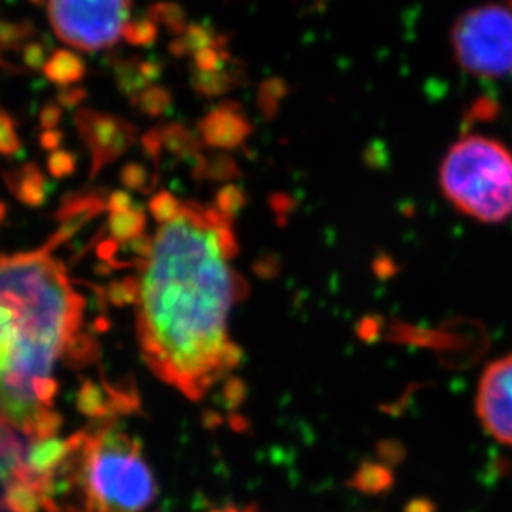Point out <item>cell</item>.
Wrapping results in <instances>:
<instances>
[{"label":"cell","mask_w":512,"mask_h":512,"mask_svg":"<svg viewBox=\"0 0 512 512\" xmlns=\"http://www.w3.org/2000/svg\"><path fill=\"white\" fill-rule=\"evenodd\" d=\"M152 213L157 228L138 271V345L160 380L197 401L240 361L228 328L242 290L232 218L170 193L153 200Z\"/></svg>","instance_id":"6da1fadb"},{"label":"cell","mask_w":512,"mask_h":512,"mask_svg":"<svg viewBox=\"0 0 512 512\" xmlns=\"http://www.w3.org/2000/svg\"><path fill=\"white\" fill-rule=\"evenodd\" d=\"M64 268L42 252L0 258V413L32 434L50 438L54 370L72 348L82 316Z\"/></svg>","instance_id":"7a4b0ae2"},{"label":"cell","mask_w":512,"mask_h":512,"mask_svg":"<svg viewBox=\"0 0 512 512\" xmlns=\"http://www.w3.org/2000/svg\"><path fill=\"white\" fill-rule=\"evenodd\" d=\"M37 491L44 506L59 496H77L72 512H147L158 496L137 439L114 424L69 439V453Z\"/></svg>","instance_id":"3957f363"},{"label":"cell","mask_w":512,"mask_h":512,"mask_svg":"<svg viewBox=\"0 0 512 512\" xmlns=\"http://www.w3.org/2000/svg\"><path fill=\"white\" fill-rule=\"evenodd\" d=\"M444 197L466 217L481 223L512 218V153L483 135L461 138L439 168Z\"/></svg>","instance_id":"277c9868"},{"label":"cell","mask_w":512,"mask_h":512,"mask_svg":"<svg viewBox=\"0 0 512 512\" xmlns=\"http://www.w3.org/2000/svg\"><path fill=\"white\" fill-rule=\"evenodd\" d=\"M454 54L466 72L488 79L512 74V9L479 5L464 12L451 32Z\"/></svg>","instance_id":"5b68a950"},{"label":"cell","mask_w":512,"mask_h":512,"mask_svg":"<svg viewBox=\"0 0 512 512\" xmlns=\"http://www.w3.org/2000/svg\"><path fill=\"white\" fill-rule=\"evenodd\" d=\"M132 0H49L50 24L62 42L79 50L117 44L130 22Z\"/></svg>","instance_id":"8992f818"},{"label":"cell","mask_w":512,"mask_h":512,"mask_svg":"<svg viewBox=\"0 0 512 512\" xmlns=\"http://www.w3.org/2000/svg\"><path fill=\"white\" fill-rule=\"evenodd\" d=\"M476 414L491 438L512 448V353L486 366L476 393Z\"/></svg>","instance_id":"52a82bcc"},{"label":"cell","mask_w":512,"mask_h":512,"mask_svg":"<svg viewBox=\"0 0 512 512\" xmlns=\"http://www.w3.org/2000/svg\"><path fill=\"white\" fill-rule=\"evenodd\" d=\"M75 124L94 157V172L120 157L135 138L132 125L114 115L94 110L77 112Z\"/></svg>","instance_id":"ba28073f"},{"label":"cell","mask_w":512,"mask_h":512,"mask_svg":"<svg viewBox=\"0 0 512 512\" xmlns=\"http://www.w3.org/2000/svg\"><path fill=\"white\" fill-rule=\"evenodd\" d=\"M44 74L50 82L70 87L85 75V64L69 50H55L44 65Z\"/></svg>","instance_id":"9c48e42d"},{"label":"cell","mask_w":512,"mask_h":512,"mask_svg":"<svg viewBox=\"0 0 512 512\" xmlns=\"http://www.w3.org/2000/svg\"><path fill=\"white\" fill-rule=\"evenodd\" d=\"M40 504L37 491L20 481L10 484L5 493V508L12 512H37Z\"/></svg>","instance_id":"30bf717a"},{"label":"cell","mask_w":512,"mask_h":512,"mask_svg":"<svg viewBox=\"0 0 512 512\" xmlns=\"http://www.w3.org/2000/svg\"><path fill=\"white\" fill-rule=\"evenodd\" d=\"M157 35V27L153 25L152 20H138V22H128L125 27L124 37L128 44L147 45L153 42Z\"/></svg>","instance_id":"8fae6325"},{"label":"cell","mask_w":512,"mask_h":512,"mask_svg":"<svg viewBox=\"0 0 512 512\" xmlns=\"http://www.w3.org/2000/svg\"><path fill=\"white\" fill-rule=\"evenodd\" d=\"M19 137L15 133L14 124L7 115L0 112V153L12 155L19 150Z\"/></svg>","instance_id":"7c38bea8"},{"label":"cell","mask_w":512,"mask_h":512,"mask_svg":"<svg viewBox=\"0 0 512 512\" xmlns=\"http://www.w3.org/2000/svg\"><path fill=\"white\" fill-rule=\"evenodd\" d=\"M137 105L148 114H158L167 104V95L162 90L152 89L137 97Z\"/></svg>","instance_id":"4fadbf2b"},{"label":"cell","mask_w":512,"mask_h":512,"mask_svg":"<svg viewBox=\"0 0 512 512\" xmlns=\"http://www.w3.org/2000/svg\"><path fill=\"white\" fill-rule=\"evenodd\" d=\"M29 35V27L15 24H0V42L12 47L22 42Z\"/></svg>","instance_id":"5bb4252c"},{"label":"cell","mask_w":512,"mask_h":512,"mask_svg":"<svg viewBox=\"0 0 512 512\" xmlns=\"http://www.w3.org/2000/svg\"><path fill=\"white\" fill-rule=\"evenodd\" d=\"M50 172L57 177L69 175L74 170V158L67 152H55L49 160Z\"/></svg>","instance_id":"9a60e30c"},{"label":"cell","mask_w":512,"mask_h":512,"mask_svg":"<svg viewBox=\"0 0 512 512\" xmlns=\"http://www.w3.org/2000/svg\"><path fill=\"white\" fill-rule=\"evenodd\" d=\"M24 59L32 69H40V67L44 69L45 62H47L49 57L45 55V50L42 45L30 44L27 45V49H25Z\"/></svg>","instance_id":"2e32d148"},{"label":"cell","mask_w":512,"mask_h":512,"mask_svg":"<svg viewBox=\"0 0 512 512\" xmlns=\"http://www.w3.org/2000/svg\"><path fill=\"white\" fill-rule=\"evenodd\" d=\"M60 117H62V110H60L59 105H47L42 110V115H40V124H42L45 130H50V128H54L55 125L59 124Z\"/></svg>","instance_id":"e0dca14e"},{"label":"cell","mask_w":512,"mask_h":512,"mask_svg":"<svg viewBox=\"0 0 512 512\" xmlns=\"http://www.w3.org/2000/svg\"><path fill=\"white\" fill-rule=\"evenodd\" d=\"M85 99V92L79 87H70V89H65L62 94L59 95L60 104L64 105V107H74V105L79 104L82 100Z\"/></svg>","instance_id":"ac0fdd59"},{"label":"cell","mask_w":512,"mask_h":512,"mask_svg":"<svg viewBox=\"0 0 512 512\" xmlns=\"http://www.w3.org/2000/svg\"><path fill=\"white\" fill-rule=\"evenodd\" d=\"M60 140H62V133L57 132V130H47V132L42 133V138H40L42 145L49 148V150H55L59 147Z\"/></svg>","instance_id":"d6986e66"},{"label":"cell","mask_w":512,"mask_h":512,"mask_svg":"<svg viewBox=\"0 0 512 512\" xmlns=\"http://www.w3.org/2000/svg\"><path fill=\"white\" fill-rule=\"evenodd\" d=\"M30 2H34L37 5L44 4V0H30Z\"/></svg>","instance_id":"ffe728a7"},{"label":"cell","mask_w":512,"mask_h":512,"mask_svg":"<svg viewBox=\"0 0 512 512\" xmlns=\"http://www.w3.org/2000/svg\"><path fill=\"white\" fill-rule=\"evenodd\" d=\"M242 512H260V511H258V509H255V508H250V509H245V511H242Z\"/></svg>","instance_id":"44dd1931"}]
</instances>
